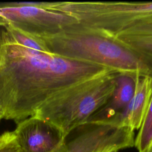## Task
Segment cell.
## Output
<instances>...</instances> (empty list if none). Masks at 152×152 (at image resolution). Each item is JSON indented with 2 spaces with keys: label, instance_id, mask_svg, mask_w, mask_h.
I'll list each match as a JSON object with an SVG mask.
<instances>
[{
  "label": "cell",
  "instance_id": "52a82bcc",
  "mask_svg": "<svg viewBox=\"0 0 152 152\" xmlns=\"http://www.w3.org/2000/svg\"><path fill=\"white\" fill-rule=\"evenodd\" d=\"M13 132L21 152H53L65 138L57 127L36 116L18 123Z\"/></svg>",
  "mask_w": 152,
  "mask_h": 152
},
{
  "label": "cell",
  "instance_id": "4fadbf2b",
  "mask_svg": "<svg viewBox=\"0 0 152 152\" xmlns=\"http://www.w3.org/2000/svg\"><path fill=\"white\" fill-rule=\"evenodd\" d=\"M0 152H21L17 145L13 131H7L1 135Z\"/></svg>",
  "mask_w": 152,
  "mask_h": 152
},
{
  "label": "cell",
  "instance_id": "6da1fadb",
  "mask_svg": "<svg viewBox=\"0 0 152 152\" xmlns=\"http://www.w3.org/2000/svg\"><path fill=\"white\" fill-rule=\"evenodd\" d=\"M0 103L4 119L17 124L34 115L49 97L107 68L33 50L1 31Z\"/></svg>",
  "mask_w": 152,
  "mask_h": 152
},
{
  "label": "cell",
  "instance_id": "7c38bea8",
  "mask_svg": "<svg viewBox=\"0 0 152 152\" xmlns=\"http://www.w3.org/2000/svg\"><path fill=\"white\" fill-rule=\"evenodd\" d=\"M5 28L12 39L20 45L33 50L50 53L41 40L11 27Z\"/></svg>",
  "mask_w": 152,
  "mask_h": 152
},
{
  "label": "cell",
  "instance_id": "9a60e30c",
  "mask_svg": "<svg viewBox=\"0 0 152 152\" xmlns=\"http://www.w3.org/2000/svg\"><path fill=\"white\" fill-rule=\"evenodd\" d=\"M2 61V38L1 35V31H0V65Z\"/></svg>",
  "mask_w": 152,
  "mask_h": 152
},
{
  "label": "cell",
  "instance_id": "30bf717a",
  "mask_svg": "<svg viewBox=\"0 0 152 152\" xmlns=\"http://www.w3.org/2000/svg\"><path fill=\"white\" fill-rule=\"evenodd\" d=\"M134 88L135 77L125 74L119 75L116 86L110 100L90 120L109 119L122 112L130 102Z\"/></svg>",
  "mask_w": 152,
  "mask_h": 152
},
{
  "label": "cell",
  "instance_id": "7a4b0ae2",
  "mask_svg": "<svg viewBox=\"0 0 152 152\" xmlns=\"http://www.w3.org/2000/svg\"><path fill=\"white\" fill-rule=\"evenodd\" d=\"M39 39L55 55L133 77L152 76V59L78 23L65 27L51 37Z\"/></svg>",
  "mask_w": 152,
  "mask_h": 152
},
{
  "label": "cell",
  "instance_id": "8fae6325",
  "mask_svg": "<svg viewBox=\"0 0 152 152\" xmlns=\"http://www.w3.org/2000/svg\"><path fill=\"white\" fill-rule=\"evenodd\" d=\"M138 130L134 145L139 152H145L152 145V100L147 115Z\"/></svg>",
  "mask_w": 152,
  "mask_h": 152
},
{
  "label": "cell",
  "instance_id": "ba28073f",
  "mask_svg": "<svg viewBox=\"0 0 152 152\" xmlns=\"http://www.w3.org/2000/svg\"><path fill=\"white\" fill-rule=\"evenodd\" d=\"M152 100V76L135 77L134 94L126 108L116 114L122 125L139 129Z\"/></svg>",
  "mask_w": 152,
  "mask_h": 152
},
{
  "label": "cell",
  "instance_id": "5b68a950",
  "mask_svg": "<svg viewBox=\"0 0 152 152\" xmlns=\"http://www.w3.org/2000/svg\"><path fill=\"white\" fill-rule=\"evenodd\" d=\"M134 131L122 126L115 116L109 119L90 120L64 138L53 152H107L134 145Z\"/></svg>",
  "mask_w": 152,
  "mask_h": 152
},
{
  "label": "cell",
  "instance_id": "8992f818",
  "mask_svg": "<svg viewBox=\"0 0 152 152\" xmlns=\"http://www.w3.org/2000/svg\"><path fill=\"white\" fill-rule=\"evenodd\" d=\"M77 23L72 17L42 8L37 2L0 4V26L11 27L38 39L51 37Z\"/></svg>",
  "mask_w": 152,
  "mask_h": 152
},
{
  "label": "cell",
  "instance_id": "277c9868",
  "mask_svg": "<svg viewBox=\"0 0 152 152\" xmlns=\"http://www.w3.org/2000/svg\"><path fill=\"white\" fill-rule=\"evenodd\" d=\"M39 5L69 15L81 26L110 34L152 14V2L64 1L39 2Z\"/></svg>",
  "mask_w": 152,
  "mask_h": 152
},
{
  "label": "cell",
  "instance_id": "2e32d148",
  "mask_svg": "<svg viewBox=\"0 0 152 152\" xmlns=\"http://www.w3.org/2000/svg\"><path fill=\"white\" fill-rule=\"evenodd\" d=\"M145 152H152V145H150Z\"/></svg>",
  "mask_w": 152,
  "mask_h": 152
},
{
  "label": "cell",
  "instance_id": "3957f363",
  "mask_svg": "<svg viewBox=\"0 0 152 152\" xmlns=\"http://www.w3.org/2000/svg\"><path fill=\"white\" fill-rule=\"evenodd\" d=\"M117 71L106 68L56 93L36 111V116L60 129L65 137L88 122L110 100Z\"/></svg>",
  "mask_w": 152,
  "mask_h": 152
},
{
  "label": "cell",
  "instance_id": "e0dca14e",
  "mask_svg": "<svg viewBox=\"0 0 152 152\" xmlns=\"http://www.w3.org/2000/svg\"><path fill=\"white\" fill-rule=\"evenodd\" d=\"M118 150H111V151H107V152H118Z\"/></svg>",
  "mask_w": 152,
  "mask_h": 152
},
{
  "label": "cell",
  "instance_id": "5bb4252c",
  "mask_svg": "<svg viewBox=\"0 0 152 152\" xmlns=\"http://www.w3.org/2000/svg\"><path fill=\"white\" fill-rule=\"evenodd\" d=\"M4 109L2 108V106L0 103V122L2 119H4Z\"/></svg>",
  "mask_w": 152,
  "mask_h": 152
},
{
  "label": "cell",
  "instance_id": "ac0fdd59",
  "mask_svg": "<svg viewBox=\"0 0 152 152\" xmlns=\"http://www.w3.org/2000/svg\"><path fill=\"white\" fill-rule=\"evenodd\" d=\"M1 135H0V140H1Z\"/></svg>",
  "mask_w": 152,
  "mask_h": 152
},
{
  "label": "cell",
  "instance_id": "9c48e42d",
  "mask_svg": "<svg viewBox=\"0 0 152 152\" xmlns=\"http://www.w3.org/2000/svg\"><path fill=\"white\" fill-rule=\"evenodd\" d=\"M107 36L124 47L152 59V14L131 27Z\"/></svg>",
  "mask_w": 152,
  "mask_h": 152
}]
</instances>
